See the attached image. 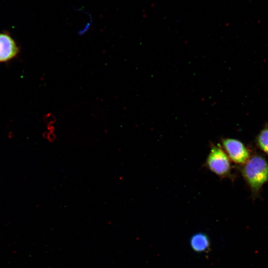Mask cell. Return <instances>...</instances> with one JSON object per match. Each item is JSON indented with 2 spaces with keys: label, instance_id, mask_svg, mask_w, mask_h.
<instances>
[{
  "label": "cell",
  "instance_id": "cell-3",
  "mask_svg": "<svg viewBox=\"0 0 268 268\" xmlns=\"http://www.w3.org/2000/svg\"><path fill=\"white\" fill-rule=\"evenodd\" d=\"M222 142L226 153L235 163L243 165L250 158V150L241 141L235 138H225Z\"/></svg>",
  "mask_w": 268,
  "mask_h": 268
},
{
  "label": "cell",
  "instance_id": "cell-2",
  "mask_svg": "<svg viewBox=\"0 0 268 268\" xmlns=\"http://www.w3.org/2000/svg\"><path fill=\"white\" fill-rule=\"evenodd\" d=\"M206 165L213 173L220 177L228 175L231 170L230 159L219 145H213L206 159Z\"/></svg>",
  "mask_w": 268,
  "mask_h": 268
},
{
  "label": "cell",
  "instance_id": "cell-4",
  "mask_svg": "<svg viewBox=\"0 0 268 268\" xmlns=\"http://www.w3.org/2000/svg\"><path fill=\"white\" fill-rule=\"evenodd\" d=\"M18 52L19 48L14 39L7 33H0V63L11 60Z\"/></svg>",
  "mask_w": 268,
  "mask_h": 268
},
{
  "label": "cell",
  "instance_id": "cell-1",
  "mask_svg": "<svg viewBox=\"0 0 268 268\" xmlns=\"http://www.w3.org/2000/svg\"><path fill=\"white\" fill-rule=\"evenodd\" d=\"M241 173L255 199L259 196L263 186L268 182V162L261 154H252L243 165Z\"/></svg>",
  "mask_w": 268,
  "mask_h": 268
},
{
  "label": "cell",
  "instance_id": "cell-6",
  "mask_svg": "<svg viewBox=\"0 0 268 268\" xmlns=\"http://www.w3.org/2000/svg\"><path fill=\"white\" fill-rule=\"evenodd\" d=\"M255 140L257 146L268 155V123L259 132Z\"/></svg>",
  "mask_w": 268,
  "mask_h": 268
},
{
  "label": "cell",
  "instance_id": "cell-5",
  "mask_svg": "<svg viewBox=\"0 0 268 268\" xmlns=\"http://www.w3.org/2000/svg\"><path fill=\"white\" fill-rule=\"evenodd\" d=\"M190 245L192 249L196 252H204L209 248L210 241L205 234L197 233L191 238Z\"/></svg>",
  "mask_w": 268,
  "mask_h": 268
}]
</instances>
